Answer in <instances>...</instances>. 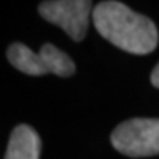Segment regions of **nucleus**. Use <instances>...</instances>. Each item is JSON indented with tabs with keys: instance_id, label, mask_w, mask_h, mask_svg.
Masks as SVG:
<instances>
[{
	"instance_id": "obj_1",
	"label": "nucleus",
	"mask_w": 159,
	"mask_h": 159,
	"mask_svg": "<svg viewBox=\"0 0 159 159\" xmlns=\"http://www.w3.org/2000/svg\"><path fill=\"white\" fill-rule=\"evenodd\" d=\"M97 33L133 55H148L158 46V28L152 19L119 2H102L93 9Z\"/></svg>"
},
{
	"instance_id": "obj_2",
	"label": "nucleus",
	"mask_w": 159,
	"mask_h": 159,
	"mask_svg": "<svg viewBox=\"0 0 159 159\" xmlns=\"http://www.w3.org/2000/svg\"><path fill=\"white\" fill-rule=\"evenodd\" d=\"M7 59L18 71L28 75L55 74L71 77L75 72L72 59L50 43L41 46L39 53H34L22 43H13L7 49Z\"/></svg>"
},
{
	"instance_id": "obj_3",
	"label": "nucleus",
	"mask_w": 159,
	"mask_h": 159,
	"mask_svg": "<svg viewBox=\"0 0 159 159\" xmlns=\"http://www.w3.org/2000/svg\"><path fill=\"white\" fill-rule=\"evenodd\" d=\"M111 143L119 153L130 158H144L159 153V119H128L112 131Z\"/></svg>"
},
{
	"instance_id": "obj_4",
	"label": "nucleus",
	"mask_w": 159,
	"mask_h": 159,
	"mask_svg": "<svg viewBox=\"0 0 159 159\" xmlns=\"http://www.w3.org/2000/svg\"><path fill=\"white\" fill-rule=\"evenodd\" d=\"M90 12L91 2L87 0H52L39 6L41 18L61 27L74 41H81L85 37Z\"/></svg>"
},
{
	"instance_id": "obj_5",
	"label": "nucleus",
	"mask_w": 159,
	"mask_h": 159,
	"mask_svg": "<svg viewBox=\"0 0 159 159\" xmlns=\"http://www.w3.org/2000/svg\"><path fill=\"white\" fill-rule=\"evenodd\" d=\"M41 142L30 125L21 124L12 131L5 159H39Z\"/></svg>"
},
{
	"instance_id": "obj_6",
	"label": "nucleus",
	"mask_w": 159,
	"mask_h": 159,
	"mask_svg": "<svg viewBox=\"0 0 159 159\" xmlns=\"http://www.w3.org/2000/svg\"><path fill=\"white\" fill-rule=\"evenodd\" d=\"M150 81H152V84L159 89V63L155 66V69L152 71V77H150Z\"/></svg>"
}]
</instances>
